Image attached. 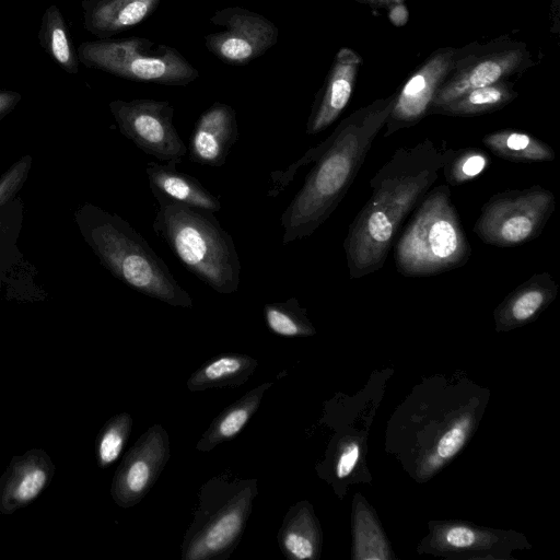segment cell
<instances>
[{
    "label": "cell",
    "instance_id": "obj_7",
    "mask_svg": "<svg viewBox=\"0 0 560 560\" xmlns=\"http://www.w3.org/2000/svg\"><path fill=\"white\" fill-rule=\"evenodd\" d=\"M80 55L89 66L132 81L187 85L199 77L178 50L147 38L84 43Z\"/></svg>",
    "mask_w": 560,
    "mask_h": 560
},
{
    "label": "cell",
    "instance_id": "obj_14",
    "mask_svg": "<svg viewBox=\"0 0 560 560\" xmlns=\"http://www.w3.org/2000/svg\"><path fill=\"white\" fill-rule=\"evenodd\" d=\"M56 466L43 448L14 455L0 477V513L12 515L31 504L50 485Z\"/></svg>",
    "mask_w": 560,
    "mask_h": 560
},
{
    "label": "cell",
    "instance_id": "obj_28",
    "mask_svg": "<svg viewBox=\"0 0 560 560\" xmlns=\"http://www.w3.org/2000/svg\"><path fill=\"white\" fill-rule=\"evenodd\" d=\"M490 164L489 154L478 148L454 150L442 171L450 185L457 186L477 178Z\"/></svg>",
    "mask_w": 560,
    "mask_h": 560
},
{
    "label": "cell",
    "instance_id": "obj_3",
    "mask_svg": "<svg viewBox=\"0 0 560 560\" xmlns=\"http://www.w3.org/2000/svg\"><path fill=\"white\" fill-rule=\"evenodd\" d=\"M74 219L86 244L116 279L171 306L192 307L189 293L128 221L92 203L79 207Z\"/></svg>",
    "mask_w": 560,
    "mask_h": 560
},
{
    "label": "cell",
    "instance_id": "obj_22",
    "mask_svg": "<svg viewBox=\"0 0 560 560\" xmlns=\"http://www.w3.org/2000/svg\"><path fill=\"white\" fill-rule=\"evenodd\" d=\"M160 0H98L89 24L98 33H116L132 27L151 15Z\"/></svg>",
    "mask_w": 560,
    "mask_h": 560
},
{
    "label": "cell",
    "instance_id": "obj_19",
    "mask_svg": "<svg viewBox=\"0 0 560 560\" xmlns=\"http://www.w3.org/2000/svg\"><path fill=\"white\" fill-rule=\"evenodd\" d=\"M257 365L258 361L247 354L222 353L196 370L187 381V387L190 392L237 387L247 382Z\"/></svg>",
    "mask_w": 560,
    "mask_h": 560
},
{
    "label": "cell",
    "instance_id": "obj_29",
    "mask_svg": "<svg viewBox=\"0 0 560 560\" xmlns=\"http://www.w3.org/2000/svg\"><path fill=\"white\" fill-rule=\"evenodd\" d=\"M32 158L24 155L18 160L0 177V208L8 203L21 189L26 180Z\"/></svg>",
    "mask_w": 560,
    "mask_h": 560
},
{
    "label": "cell",
    "instance_id": "obj_6",
    "mask_svg": "<svg viewBox=\"0 0 560 560\" xmlns=\"http://www.w3.org/2000/svg\"><path fill=\"white\" fill-rule=\"evenodd\" d=\"M257 483L255 478L219 474L202 485L180 547L182 560H225L232 555L252 513Z\"/></svg>",
    "mask_w": 560,
    "mask_h": 560
},
{
    "label": "cell",
    "instance_id": "obj_12",
    "mask_svg": "<svg viewBox=\"0 0 560 560\" xmlns=\"http://www.w3.org/2000/svg\"><path fill=\"white\" fill-rule=\"evenodd\" d=\"M171 456L161 424L149 428L124 455L113 477L110 495L122 509L138 504L156 482Z\"/></svg>",
    "mask_w": 560,
    "mask_h": 560
},
{
    "label": "cell",
    "instance_id": "obj_10",
    "mask_svg": "<svg viewBox=\"0 0 560 560\" xmlns=\"http://www.w3.org/2000/svg\"><path fill=\"white\" fill-rule=\"evenodd\" d=\"M469 45L458 59L453 72L440 86L430 108L444 105L472 89L508 79L528 61L524 44ZM429 108V109H430Z\"/></svg>",
    "mask_w": 560,
    "mask_h": 560
},
{
    "label": "cell",
    "instance_id": "obj_17",
    "mask_svg": "<svg viewBox=\"0 0 560 560\" xmlns=\"http://www.w3.org/2000/svg\"><path fill=\"white\" fill-rule=\"evenodd\" d=\"M176 166L177 163L174 162L147 163L145 173L152 195L212 212L220 211V200L196 177L177 170Z\"/></svg>",
    "mask_w": 560,
    "mask_h": 560
},
{
    "label": "cell",
    "instance_id": "obj_30",
    "mask_svg": "<svg viewBox=\"0 0 560 560\" xmlns=\"http://www.w3.org/2000/svg\"><path fill=\"white\" fill-rule=\"evenodd\" d=\"M465 441L464 431L456 427L446 432L438 444V454L445 458L454 455Z\"/></svg>",
    "mask_w": 560,
    "mask_h": 560
},
{
    "label": "cell",
    "instance_id": "obj_27",
    "mask_svg": "<svg viewBox=\"0 0 560 560\" xmlns=\"http://www.w3.org/2000/svg\"><path fill=\"white\" fill-rule=\"evenodd\" d=\"M42 38L51 57L68 72L78 71L67 27L56 5H50L43 18Z\"/></svg>",
    "mask_w": 560,
    "mask_h": 560
},
{
    "label": "cell",
    "instance_id": "obj_25",
    "mask_svg": "<svg viewBox=\"0 0 560 560\" xmlns=\"http://www.w3.org/2000/svg\"><path fill=\"white\" fill-rule=\"evenodd\" d=\"M264 318L268 328L279 336L299 337L314 332L305 310L295 298L265 304Z\"/></svg>",
    "mask_w": 560,
    "mask_h": 560
},
{
    "label": "cell",
    "instance_id": "obj_9",
    "mask_svg": "<svg viewBox=\"0 0 560 560\" xmlns=\"http://www.w3.org/2000/svg\"><path fill=\"white\" fill-rule=\"evenodd\" d=\"M109 109L120 133L143 153L177 164L187 154V145L173 124L174 107L170 102L116 100L109 103Z\"/></svg>",
    "mask_w": 560,
    "mask_h": 560
},
{
    "label": "cell",
    "instance_id": "obj_11",
    "mask_svg": "<svg viewBox=\"0 0 560 560\" xmlns=\"http://www.w3.org/2000/svg\"><path fill=\"white\" fill-rule=\"evenodd\" d=\"M210 21L222 30L205 36V45L225 63H248L278 40V27L267 18L245 8L218 10Z\"/></svg>",
    "mask_w": 560,
    "mask_h": 560
},
{
    "label": "cell",
    "instance_id": "obj_32",
    "mask_svg": "<svg viewBox=\"0 0 560 560\" xmlns=\"http://www.w3.org/2000/svg\"><path fill=\"white\" fill-rule=\"evenodd\" d=\"M446 541L455 547H468L475 541V533L464 526H456L446 533Z\"/></svg>",
    "mask_w": 560,
    "mask_h": 560
},
{
    "label": "cell",
    "instance_id": "obj_18",
    "mask_svg": "<svg viewBox=\"0 0 560 560\" xmlns=\"http://www.w3.org/2000/svg\"><path fill=\"white\" fill-rule=\"evenodd\" d=\"M271 385V382L264 383L225 407L203 432L196 448L209 452L219 444L234 439L257 411L265 392Z\"/></svg>",
    "mask_w": 560,
    "mask_h": 560
},
{
    "label": "cell",
    "instance_id": "obj_21",
    "mask_svg": "<svg viewBox=\"0 0 560 560\" xmlns=\"http://www.w3.org/2000/svg\"><path fill=\"white\" fill-rule=\"evenodd\" d=\"M482 143L497 156L511 162H551L556 159V152L548 143L518 130L490 132L482 138Z\"/></svg>",
    "mask_w": 560,
    "mask_h": 560
},
{
    "label": "cell",
    "instance_id": "obj_2",
    "mask_svg": "<svg viewBox=\"0 0 560 560\" xmlns=\"http://www.w3.org/2000/svg\"><path fill=\"white\" fill-rule=\"evenodd\" d=\"M396 95L358 108L322 141L319 156L281 215L283 245L312 235L332 214L384 127Z\"/></svg>",
    "mask_w": 560,
    "mask_h": 560
},
{
    "label": "cell",
    "instance_id": "obj_31",
    "mask_svg": "<svg viewBox=\"0 0 560 560\" xmlns=\"http://www.w3.org/2000/svg\"><path fill=\"white\" fill-rule=\"evenodd\" d=\"M359 458V446L357 444L349 445L340 455L337 464V476L343 478L353 469Z\"/></svg>",
    "mask_w": 560,
    "mask_h": 560
},
{
    "label": "cell",
    "instance_id": "obj_4",
    "mask_svg": "<svg viewBox=\"0 0 560 560\" xmlns=\"http://www.w3.org/2000/svg\"><path fill=\"white\" fill-rule=\"evenodd\" d=\"M159 209L154 233L195 277L220 294H232L241 283V260L232 236L214 212L155 195Z\"/></svg>",
    "mask_w": 560,
    "mask_h": 560
},
{
    "label": "cell",
    "instance_id": "obj_8",
    "mask_svg": "<svg viewBox=\"0 0 560 560\" xmlns=\"http://www.w3.org/2000/svg\"><path fill=\"white\" fill-rule=\"evenodd\" d=\"M555 209L553 192L540 185L503 190L483 203L474 232L488 245L517 246L537 238Z\"/></svg>",
    "mask_w": 560,
    "mask_h": 560
},
{
    "label": "cell",
    "instance_id": "obj_1",
    "mask_svg": "<svg viewBox=\"0 0 560 560\" xmlns=\"http://www.w3.org/2000/svg\"><path fill=\"white\" fill-rule=\"evenodd\" d=\"M453 153L425 138L396 150L376 172L370 182L372 194L343 242L350 278H362L383 267L406 217L430 190Z\"/></svg>",
    "mask_w": 560,
    "mask_h": 560
},
{
    "label": "cell",
    "instance_id": "obj_15",
    "mask_svg": "<svg viewBox=\"0 0 560 560\" xmlns=\"http://www.w3.org/2000/svg\"><path fill=\"white\" fill-rule=\"evenodd\" d=\"M237 139L234 108L215 102L199 116L194 126L187 148L188 158L200 165L222 166Z\"/></svg>",
    "mask_w": 560,
    "mask_h": 560
},
{
    "label": "cell",
    "instance_id": "obj_5",
    "mask_svg": "<svg viewBox=\"0 0 560 560\" xmlns=\"http://www.w3.org/2000/svg\"><path fill=\"white\" fill-rule=\"evenodd\" d=\"M470 254L451 190L440 185L416 207L397 242L395 264L402 276L427 277L463 266Z\"/></svg>",
    "mask_w": 560,
    "mask_h": 560
},
{
    "label": "cell",
    "instance_id": "obj_20",
    "mask_svg": "<svg viewBox=\"0 0 560 560\" xmlns=\"http://www.w3.org/2000/svg\"><path fill=\"white\" fill-rule=\"evenodd\" d=\"M558 290L550 273H535L506 296L500 306L501 315L515 323L525 322L550 303Z\"/></svg>",
    "mask_w": 560,
    "mask_h": 560
},
{
    "label": "cell",
    "instance_id": "obj_23",
    "mask_svg": "<svg viewBox=\"0 0 560 560\" xmlns=\"http://www.w3.org/2000/svg\"><path fill=\"white\" fill-rule=\"evenodd\" d=\"M517 96L513 85L503 80L497 83L472 89L455 100L430 108L428 114L448 116H476L498 110Z\"/></svg>",
    "mask_w": 560,
    "mask_h": 560
},
{
    "label": "cell",
    "instance_id": "obj_34",
    "mask_svg": "<svg viewBox=\"0 0 560 560\" xmlns=\"http://www.w3.org/2000/svg\"><path fill=\"white\" fill-rule=\"evenodd\" d=\"M373 7H388L392 0H358Z\"/></svg>",
    "mask_w": 560,
    "mask_h": 560
},
{
    "label": "cell",
    "instance_id": "obj_16",
    "mask_svg": "<svg viewBox=\"0 0 560 560\" xmlns=\"http://www.w3.org/2000/svg\"><path fill=\"white\" fill-rule=\"evenodd\" d=\"M361 57L350 48H341L334 60L326 82L318 93L306 122V133L327 129L347 106L361 65Z\"/></svg>",
    "mask_w": 560,
    "mask_h": 560
},
{
    "label": "cell",
    "instance_id": "obj_13",
    "mask_svg": "<svg viewBox=\"0 0 560 560\" xmlns=\"http://www.w3.org/2000/svg\"><path fill=\"white\" fill-rule=\"evenodd\" d=\"M466 48L435 50L397 92L396 101L384 127L385 137L418 124L425 115L440 86L453 72Z\"/></svg>",
    "mask_w": 560,
    "mask_h": 560
},
{
    "label": "cell",
    "instance_id": "obj_26",
    "mask_svg": "<svg viewBox=\"0 0 560 560\" xmlns=\"http://www.w3.org/2000/svg\"><path fill=\"white\" fill-rule=\"evenodd\" d=\"M132 418L128 412H119L107 420L95 440V457L102 469L114 464L128 441Z\"/></svg>",
    "mask_w": 560,
    "mask_h": 560
},
{
    "label": "cell",
    "instance_id": "obj_33",
    "mask_svg": "<svg viewBox=\"0 0 560 560\" xmlns=\"http://www.w3.org/2000/svg\"><path fill=\"white\" fill-rule=\"evenodd\" d=\"M21 95L12 91H0V120L19 103Z\"/></svg>",
    "mask_w": 560,
    "mask_h": 560
},
{
    "label": "cell",
    "instance_id": "obj_24",
    "mask_svg": "<svg viewBox=\"0 0 560 560\" xmlns=\"http://www.w3.org/2000/svg\"><path fill=\"white\" fill-rule=\"evenodd\" d=\"M308 513L304 503L292 506L283 517L277 540L288 559L305 560L315 556V544L310 529Z\"/></svg>",
    "mask_w": 560,
    "mask_h": 560
}]
</instances>
